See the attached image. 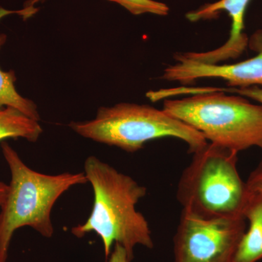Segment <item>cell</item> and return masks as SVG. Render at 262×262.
Returning a JSON list of instances; mask_svg holds the SVG:
<instances>
[{"label":"cell","instance_id":"obj_13","mask_svg":"<svg viewBox=\"0 0 262 262\" xmlns=\"http://www.w3.org/2000/svg\"><path fill=\"white\" fill-rule=\"evenodd\" d=\"M246 183L250 194L262 198V160L257 167L250 174Z\"/></svg>","mask_w":262,"mask_h":262},{"label":"cell","instance_id":"obj_14","mask_svg":"<svg viewBox=\"0 0 262 262\" xmlns=\"http://www.w3.org/2000/svg\"><path fill=\"white\" fill-rule=\"evenodd\" d=\"M220 89L225 93H234L244 97L251 98L262 105V88H260L259 86H251V87L243 88V89L228 88L226 89Z\"/></svg>","mask_w":262,"mask_h":262},{"label":"cell","instance_id":"obj_6","mask_svg":"<svg viewBox=\"0 0 262 262\" xmlns=\"http://www.w3.org/2000/svg\"><path fill=\"white\" fill-rule=\"evenodd\" d=\"M246 225L244 216L203 218L182 209L173 262H232Z\"/></svg>","mask_w":262,"mask_h":262},{"label":"cell","instance_id":"obj_10","mask_svg":"<svg viewBox=\"0 0 262 262\" xmlns=\"http://www.w3.org/2000/svg\"><path fill=\"white\" fill-rule=\"evenodd\" d=\"M13 13H16V11L0 8V20L3 17ZM6 39L5 34H0V49L2 46H4ZM15 81L16 77L14 71L4 72L0 69V107L11 106L31 118L39 121L40 115L38 113L37 105L32 100L24 98L18 94L15 89Z\"/></svg>","mask_w":262,"mask_h":262},{"label":"cell","instance_id":"obj_15","mask_svg":"<svg viewBox=\"0 0 262 262\" xmlns=\"http://www.w3.org/2000/svg\"><path fill=\"white\" fill-rule=\"evenodd\" d=\"M107 262H130L126 250L121 245L115 244L111 254L108 257Z\"/></svg>","mask_w":262,"mask_h":262},{"label":"cell","instance_id":"obj_16","mask_svg":"<svg viewBox=\"0 0 262 262\" xmlns=\"http://www.w3.org/2000/svg\"><path fill=\"white\" fill-rule=\"evenodd\" d=\"M43 0H28L24 5L22 10H19V15H21L24 18H29L36 13V9L34 5Z\"/></svg>","mask_w":262,"mask_h":262},{"label":"cell","instance_id":"obj_2","mask_svg":"<svg viewBox=\"0 0 262 262\" xmlns=\"http://www.w3.org/2000/svg\"><path fill=\"white\" fill-rule=\"evenodd\" d=\"M1 148L11 175L0 207V262H7L15 231L29 227L51 238L54 234L51 212L55 203L71 187L88 180L84 173H39L27 166L8 142L2 143Z\"/></svg>","mask_w":262,"mask_h":262},{"label":"cell","instance_id":"obj_17","mask_svg":"<svg viewBox=\"0 0 262 262\" xmlns=\"http://www.w3.org/2000/svg\"><path fill=\"white\" fill-rule=\"evenodd\" d=\"M8 185L5 183L0 182V207L4 203L7 194H8Z\"/></svg>","mask_w":262,"mask_h":262},{"label":"cell","instance_id":"obj_11","mask_svg":"<svg viewBox=\"0 0 262 262\" xmlns=\"http://www.w3.org/2000/svg\"><path fill=\"white\" fill-rule=\"evenodd\" d=\"M42 134L39 121L11 106L0 107V141L11 138L36 142Z\"/></svg>","mask_w":262,"mask_h":262},{"label":"cell","instance_id":"obj_8","mask_svg":"<svg viewBox=\"0 0 262 262\" xmlns=\"http://www.w3.org/2000/svg\"><path fill=\"white\" fill-rule=\"evenodd\" d=\"M251 0H220L200 7L189 12L186 18L191 22L216 18L222 12H227L232 20L228 40L213 51L195 53H177L176 59L206 63L219 64L220 62L238 58L248 47V37L245 34V15Z\"/></svg>","mask_w":262,"mask_h":262},{"label":"cell","instance_id":"obj_7","mask_svg":"<svg viewBox=\"0 0 262 262\" xmlns=\"http://www.w3.org/2000/svg\"><path fill=\"white\" fill-rule=\"evenodd\" d=\"M248 47L256 52V56L233 64H206L176 60L177 63L167 67L162 78L182 84L192 83L201 78H220L227 82L229 88L260 87L262 86V29L248 38Z\"/></svg>","mask_w":262,"mask_h":262},{"label":"cell","instance_id":"obj_4","mask_svg":"<svg viewBox=\"0 0 262 262\" xmlns=\"http://www.w3.org/2000/svg\"><path fill=\"white\" fill-rule=\"evenodd\" d=\"M237 154L211 143L192 153L177 188L183 210L203 218L244 216L249 193L237 170Z\"/></svg>","mask_w":262,"mask_h":262},{"label":"cell","instance_id":"obj_5","mask_svg":"<svg viewBox=\"0 0 262 262\" xmlns=\"http://www.w3.org/2000/svg\"><path fill=\"white\" fill-rule=\"evenodd\" d=\"M70 128L85 139L136 152L148 141L164 137L184 141L189 152L194 153L208 144L195 129L164 110L136 103H121L101 107L94 119L72 122Z\"/></svg>","mask_w":262,"mask_h":262},{"label":"cell","instance_id":"obj_9","mask_svg":"<svg viewBox=\"0 0 262 262\" xmlns=\"http://www.w3.org/2000/svg\"><path fill=\"white\" fill-rule=\"evenodd\" d=\"M249 223L239 241L232 262H258L262 259V198L249 194L244 211Z\"/></svg>","mask_w":262,"mask_h":262},{"label":"cell","instance_id":"obj_12","mask_svg":"<svg viewBox=\"0 0 262 262\" xmlns=\"http://www.w3.org/2000/svg\"><path fill=\"white\" fill-rule=\"evenodd\" d=\"M121 5L133 15L151 14L165 16L169 13L170 8L165 3L155 0H108Z\"/></svg>","mask_w":262,"mask_h":262},{"label":"cell","instance_id":"obj_3","mask_svg":"<svg viewBox=\"0 0 262 262\" xmlns=\"http://www.w3.org/2000/svg\"><path fill=\"white\" fill-rule=\"evenodd\" d=\"M182 99L164 101L163 110L195 129L211 144L238 153L262 149V105L220 89L198 90Z\"/></svg>","mask_w":262,"mask_h":262},{"label":"cell","instance_id":"obj_1","mask_svg":"<svg viewBox=\"0 0 262 262\" xmlns=\"http://www.w3.org/2000/svg\"><path fill=\"white\" fill-rule=\"evenodd\" d=\"M84 169L94 190V206L89 219L82 225L74 227L72 233L82 238L86 234L95 232L102 241L106 258L111 254L114 244L121 245L126 250L130 261L136 246L154 247L149 223L136 209L139 202L146 195V187L96 156L85 160Z\"/></svg>","mask_w":262,"mask_h":262}]
</instances>
